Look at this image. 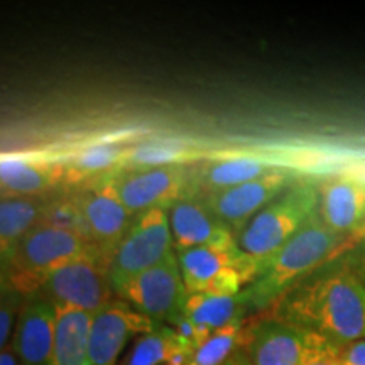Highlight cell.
Instances as JSON below:
<instances>
[{"label":"cell","mask_w":365,"mask_h":365,"mask_svg":"<svg viewBox=\"0 0 365 365\" xmlns=\"http://www.w3.org/2000/svg\"><path fill=\"white\" fill-rule=\"evenodd\" d=\"M272 318L335 345L365 336V282L341 264L301 281L274 304Z\"/></svg>","instance_id":"1"},{"label":"cell","mask_w":365,"mask_h":365,"mask_svg":"<svg viewBox=\"0 0 365 365\" xmlns=\"http://www.w3.org/2000/svg\"><path fill=\"white\" fill-rule=\"evenodd\" d=\"M362 235H340L325 225L318 210L276 254L259 262V276L240 293L250 312L276 304L287 291L307 279L322 264L330 262Z\"/></svg>","instance_id":"2"},{"label":"cell","mask_w":365,"mask_h":365,"mask_svg":"<svg viewBox=\"0 0 365 365\" xmlns=\"http://www.w3.org/2000/svg\"><path fill=\"white\" fill-rule=\"evenodd\" d=\"M318 210V185L294 182L237 234V244L259 262L279 250Z\"/></svg>","instance_id":"3"},{"label":"cell","mask_w":365,"mask_h":365,"mask_svg":"<svg viewBox=\"0 0 365 365\" xmlns=\"http://www.w3.org/2000/svg\"><path fill=\"white\" fill-rule=\"evenodd\" d=\"M91 247L93 245L90 242L71 232L36 225L14 250L6 267L7 276H2V279L27 298L38 293L54 269L80 257ZM6 269L2 272H6Z\"/></svg>","instance_id":"4"},{"label":"cell","mask_w":365,"mask_h":365,"mask_svg":"<svg viewBox=\"0 0 365 365\" xmlns=\"http://www.w3.org/2000/svg\"><path fill=\"white\" fill-rule=\"evenodd\" d=\"M112 259L91 247L80 257L54 269L36 294L49 299L56 308H75L97 314L112 301Z\"/></svg>","instance_id":"5"},{"label":"cell","mask_w":365,"mask_h":365,"mask_svg":"<svg viewBox=\"0 0 365 365\" xmlns=\"http://www.w3.org/2000/svg\"><path fill=\"white\" fill-rule=\"evenodd\" d=\"M105 180L130 215L170 210L180 200L195 196L191 166L122 168L105 175Z\"/></svg>","instance_id":"6"},{"label":"cell","mask_w":365,"mask_h":365,"mask_svg":"<svg viewBox=\"0 0 365 365\" xmlns=\"http://www.w3.org/2000/svg\"><path fill=\"white\" fill-rule=\"evenodd\" d=\"M171 247L173 234L166 210L154 208L135 215L110 262L113 293L173 254Z\"/></svg>","instance_id":"7"},{"label":"cell","mask_w":365,"mask_h":365,"mask_svg":"<svg viewBox=\"0 0 365 365\" xmlns=\"http://www.w3.org/2000/svg\"><path fill=\"white\" fill-rule=\"evenodd\" d=\"M186 291L178 255L173 252L118 289L115 296L154 322H168L182 313Z\"/></svg>","instance_id":"8"},{"label":"cell","mask_w":365,"mask_h":365,"mask_svg":"<svg viewBox=\"0 0 365 365\" xmlns=\"http://www.w3.org/2000/svg\"><path fill=\"white\" fill-rule=\"evenodd\" d=\"M293 178L291 171L274 170L235 188L217 191V193L200 196V198L203 200L210 212L230 227L237 235L262 208H266L277 196L293 186L291 182Z\"/></svg>","instance_id":"9"},{"label":"cell","mask_w":365,"mask_h":365,"mask_svg":"<svg viewBox=\"0 0 365 365\" xmlns=\"http://www.w3.org/2000/svg\"><path fill=\"white\" fill-rule=\"evenodd\" d=\"M73 190L85 218L90 244L112 259L117 245L129 230L132 223L130 213L118 200L105 176Z\"/></svg>","instance_id":"10"},{"label":"cell","mask_w":365,"mask_h":365,"mask_svg":"<svg viewBox=\"0 0 365 365\" xmlns=\"http://www.w3.org/2000/svg\"><path fill=\"white\" fill-rule=\"evenodd\" d=\"M156 325L158 322L139 313L125 301L112 299L91 322V365H115L130 336L150 333Z\"/></svg>","instance_id":"11"},{"label":"cell","mask_w":365,"mask_h":365,"mask_svg":"<svg viewBox=\"0 0 365 365\" xmlns=\"http://www.w3.org/2000/svg\"><path fill=\"white\" fill-rule=\"evenodd\" d=\"M170 227L175 249L210 247L232 252L239 249L234 230L210 212L200 196H188L170 208Z\"/></svg>","instance_id":"12"},{"label":"cell","mask_w":365,"mask_h":365,"mask_svg":"<svg viewBox=\"0 0 365 365\" xmlns=\"http://www.w3.org/2000/svg\"><path fill=\"white\" fill-rule=\"evenodd\" d=\"M56 307L41 294L27 296L9 344L19 365H51Z\"/></svg>","instance_id":"13"},{"label":"cell","mask_w":365,"mask_h":365,"mask_svg":"<svg viewBox=\"0 0 365 365\" xmlns=\"http://www.w3.org/2000/svg\"><path fill=\"white\" fill-rule=\"evenodd\" d=\"M309 346L312 333L271 317L247 327L244 352L254 365H303Z\"/></svg>","instance_id":"14"},{"label":"cell","mask_w":365,"mask_h":365,"mask_svg":"<svg viewBox=\"0 0 365 365\" xmlns=\"http://www.w3.org/2000/svg\"><path fill=\"white\" fill-rule=\"evenodd\" d=\"M318 213L340 235L365 237V180L336 176L318 185Z\"/></svg>","instance_id":"15"},{"label":"cell","mask_w":365,"mask_h":365,"mask_svg":"<svg viewBox=\"0 0 365 365\" xmlns=\"http://www.w3.org/2000/svg\"><path fill=\"white\" fill-rule=\"evenodd\" d=\"M65 164L33 156H4L0 164L2 198L46 196L65 185Z\"/></svg>","instance_id":"16"},{"label":"cell","mask_w":365,"mask_h":365,"mask_svg":"<svg viewBox=\"0 0 365 365\" xmlns=\"http://www.w3.org/2000/svg\"><path fill=\"white\" fill-rule=\"evenodd\" d=\"M274 170H279V168L262 156L235 154V156L208 158L203 163L191 166L195 196L235 188Z\"/></svg>","instance_id":"17"},{"label":"cell","mask_w":365,"mask_h":365,"mask_svg":"<svg viewBox=\"0 0 365 365\" xmlns=\"http://www.w3.org/2000/svg\"><path fill=\"white\" fill-rule=\"evenodd\" d=\"M93 317L81 309L56 308L51 365H91L90 330Z\"/></svg>","instance_id":"18"},{"label":"cell","mask_w":365,"mask_h":365,"mask_svg":"<svg viewBox=\"0 0 365 365\" xmlns=\"http://www.w3.org/2000/svg\"><path fill=\"white\" fill-rule=\"evenodd\" d=\"M195 352V346L178 335L175 328L158 323L153 331L132 345L122 365H188Z\"/></svg>","instance_id":"19"},{"label":"cell","mask_w":365,"mask_h":365,"mask_svg":"<svg viewBox=\"0 0 365 365\" xmlns=\"http://www.w3.org/2000/svg\"><path fill=\"white\" fill-rule=\"evenodd\" d=\"M49 195L29 198H2L0 202V255L2 271L11 262L19 242L39 223Z\"/></svg>","instance_id":"20"},{"label":"cell","mask_w":365,"mask_h":365,"mask_svg":"<svg viewBox=\"0 0 365 365\" xmlns=\"http://www.w3.org/2000/svg\"><path fill=\"white\" fill-rule=\"evenodd\" d=\"M130 145H115V144H100L90 145L71 154L65 164V185L81 186L86 182L98 180L105 175L122 170Z\"/></svg>","instance_id":"21"},{"label":"cell","mask_w":365,"mask_h":365,"mask_svg":"<svg viewBox=\"0 0 365 365\" xmlns=\"http://www.w3.org/2000/svg\"><path fill=\"white\" fill-rule=\"evenodd\" d=\"M247 312L244 299L239 296L234 298H222V296H210L203 293L186 294L182 313L188 317L195 325L215 331L230 323L244 319Z\"/></svg>","instance_id":"22"},{"label":"cell","mask_w":365,"mask_h":365,"mask_svg":"<svg viewBox=\"0 0 365 365\" xmlns=\"http://www.w3.org/2000/svg\"><path fill=\"white\" fill-rule=\"evenodd\" d=\"M200 150L188 144L158 140L130 145L127 150L124 168H163V166H190L195 164Z\"/></svg>","instance_id":"23"},{"label":"cell","mask_w":365,"mask_h":365,"mask_svg":"<svg viewBox=\"0 0 365 365\" xmlns=\"http://www.w3.org/2000/svg\"><path fill=\"white\" fill-rule=\"evenodd\" d=\"M38 225L51 227L56 230L71 232L80 235L81 239L88 240V230H86L85 218L81 215V210L76 200L75 190L71 191H54L49 195L46 207L41 213Z\"/></svg>","instance_id":"24"},{"label":"cell","mask_w":365,"mask_h":365,"mask_svg":"<svg viewBox=\"0 0 365 365\" xmlns=\"http://www.w3.org/2000/svg\"><path fill=\"white\" fill-rule=\"evenodd\" d=\"M244 322L245 319H239V322L212 331L208 340L196 350L188 365L225 364L232 355L244 349L245 333H247V327H244Z\"/></svg>","instance_id":"25"},{"label":"cell","mask_w":365,"mask_h":365,"mask_svg":"<svg viewBox=\"0 0 365 365\" xmlns=\"http://www.w3.org/2000/svg\"><path fill=\"white\" fill-rule=\"evenodd\" d=\"M26 298L16 291L6 279H2V301H0V346H9V339L14 331V322L19 318Z\"/></svg>","instance_id":"26"},{"label":"cell","mask_w":365,"mask_h":365,"mask_svg":"<svg viewBox=\"0 0 365 365\" xmlns=\"http://www.w3.org/2000/svg\"><path fill=\"white\" fill-rule=\"evenodd\" d=\"M245 284L242 274L235 267L227 266L218 271L208 284L203 287L202 293L210 296H222V298H234L242 293V286Z\"/></svg>","instance_id":"27"},{"label":"cell","mask_w":365,"mask_h":365,"mask_svg":"<svg viewBox=\"0 0 365 365\" xmlns=\"http://www.w3.org/2000/svg\"><path fill=\"white\" fill-rule=\"evenodd\" d=\"M303 365H352L341 357L339 345L312 333V346Z\"/></svg>","instance_id":"28"},{"label":"cell","mask_w":365,"mask_h":365,"mask_svg":"<svg viewBox=\"0 0 365 365\" xmlns=\"http://www.w3.org/2000/svg\"><path fill=\"white\" fill-rule=\"evenodd\" d=\"M339 350L346 362L352 365H365V340H357L352 344L339 345Z\"/></svg>","instance_id":"29"},{"label":"cell","mask_w":365,"mask_h":365,"mask_svg":"<svg viewBox=\"0 0 365 365\" xmlns=\"http://www.w3.org/2000/svg\"><path fill=\"white\" fill-rule=\"evenodd\" d=\"M228 362H230V365H254L247 357V354L244 352V349L232 355V357L228 359Z\"/></svg>","instance_id":"30"},{"label":"cell","mask_w":365,"mask_h":365,"mask_svg":"<svg viewBox=\"0 0 365 365\" xmlns=\"http://www.w3.org/2000/svg\"><path fill=\"white\" fill-rule=\"evenodd\" d=\"M0 365H19L16 355H14V352L11 350V346L4 349L2 354H0Z\"/></svg>","instance_id":"31"},{"label":"cell","mask_w":365,"mask_h":365,"mask_svg":"<svg viewBox=\"0 0 365 365\" xmlns=\"http://www.w3.org/2000/svg\"><path fill=\"white\" fill-rule=\"evenodd\" d=\"M364 252H362V276H364V282H365V242H364Z\"/></svg>","instance_id":"32"},{"label":"cell","mask_w":365,"mask_h":365,"mask_svg":"<svg viewBox=\"0 0 365 365\" xmlns=\"http://www.w3.org/2000/svg\"><path fill=\"white\" fill-rule=\"evenodd\" d=\"M223 365H230V362H228V360H227V362H225V364H223Z\"/></svg>","instance_id":"33"}]
</instances>
